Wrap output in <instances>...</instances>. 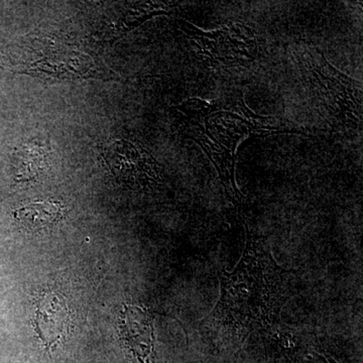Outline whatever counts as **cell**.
I'll use <instances>...</instances> for the list:
<instances>
[{"label": "cell", "instance_id": "obj_5", "mask_svg": "<svg viewBox=\"0 0 363 363\" xmlns=\"http://www.w3.org/2000/svg\"><path fill=\"white\" fill-rule=\"evenodd\" d=\"M105 160L114 176L131 188L149 189L160 181L154 157L128 140H116L106 147Z\"/></svg>", "mask_w": 363, "mask_h": 363}, {"label": "cell", "instance_id": "obj_10", "mask_svg": "<svg viewBox=\"0 0 363 363\" xmlns=\"http://www.w3.org/2000/svg\"><path fill=\"white\" fill-rule=\"evenodd\" d=\"M179 108L192 124L199 123L214 111L213 105L201 99L188 100L185 104H181Z\"/></svg>", "mask_w": 363, "mask_h": 363}, {"label": "cell", "instance_id": "obj_11", "mask_svg": "<svg viewBox=\"0 0 363 363\" xmlns=\"http://www.w3.org/2000/svg\"><path fill=\"white\" fill-rule=\"evenodd\" d=\"M13 363H28V362H13Z\"/></svg>", "mask_w": 363, "mask_h": 363}, {"label": "cell", "instance_id": "obj_7", "mask_svg": "<svg viewBox=\"0 0 363 363\" xmlns=\"http://www.w3.org/2000/svg\"><path fill=\"white\" fill-rule=\"evenodd\" d=\"M70 325V310L62 294L47 291L37 298L35 331L50 357L67 340Z\"/></svg>", "mask_w": 363, "mask_h": 363}, {"label": "cell", "instance_id": "obj_1", "mask_svg": "<svg viewBox=\"0 0 363 363\" xmlns=\"http://www.w3.org/2000/svg\"><path fill=\"white\" fill-rule=\"evenodd\" d=\"M262 238L247 231L238 266L219 272L220 298L202 324L224 342L242 344L253 332L277 323L288 298V276Z\"/></svg>", "mask_w": 363, "mask_h": 363}, {"label": "cell", "instance_id": "obj_3", "mask_svg": "<svg viewBox=\"0 0 363 363\" xmlns=\"http://www.w3.org/2000/svg\"><path fill=\"white\" fill-rule=\"evenodd\" d=\"M296 56L311 89L336 121L362 124V84L332 67L315 48L303 45Z\"/></svg>", "mask_w": 363, "mask_h": 363}, {"label": "cell", "instance_id": "obj_6", "mask_svg": "<svg viewBox=\"0 0 363 363\" xmlns=\"http://www.w3.org/2000/svg\"><path fill=\"white\" fill-rule=\"evenodd\" d=\"M119 337L135 363H157L155 316L147 308L125 304L119 313Z\"/></svg>", "mask_w": 363, "mask_h": 363}, {"label": "cell", "instance_id": "obj_2", "mask_svg": "<svg viewBox=\"0 0 363 363\" xmlns=\"http://www.w3.org/2000/svg\"><path fill=\"white\" fill-rule=\"evenodd\" d=\"M238 111H218L194 123V140L201 145L220 176L229 199L240 203L243 197L235 183V154L240 143L250 135H264L279 130L272 119L255 116L238 101Z\"/></svg>", "mask_w": 363, "mask_h": 363}, {"label": "cell", "instance_id": "obj_4", "mask_svg": "<svg viewBox=\"0 0 363 363\" xmlns=\"http://www.w3.org/2000/svg\"><path fill=\"white\" fill-rule=\"evenodd\" d=\"M190 28L198 52L208 62L226 67L245 66L257 57L255 33L242 23H227L211 32Z\"/></svg>", "mask_w": 363, "mask_h": 363}, {"label": "cell", "instance_id": "obj_8", "mask_svg": "<svg viewBox=\"0 0 363 363\" xmlns=\"http://www.w3.org/2000/svg\"><path fill=\"white\" fill-rule=\"evenodd\" d=\"M65 214L66 207L61 202L44 200L18 208L14 210L13 217L21 228L37 233L57 225Z\"/></svg>", "mask_w": 363, "mask_h": 363}, {"label": "cell", "instance_id": "obj_9", "mask_svg": "<svg viewBox=\"0 0 363 363\" xmlns=\"http://www.w3.org/2000/svg\"><path fill=\"white\" fill-rule=\"evenodd\" d=\"M47 150L44 145L30 143L16 154V181L33 180L47 168Z\"/></svg>", "mask_w": 363, "mask_h": 363}]
</instances>
